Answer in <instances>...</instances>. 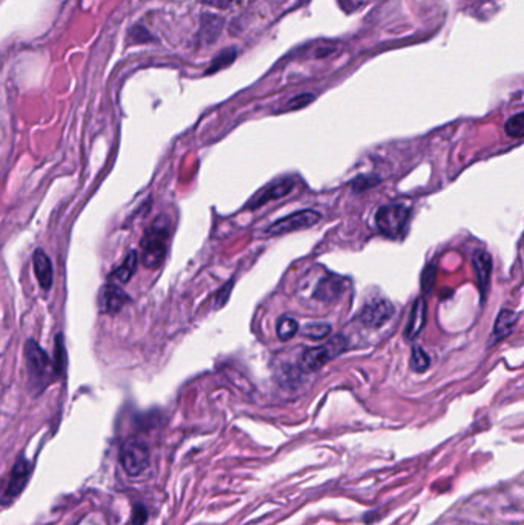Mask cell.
Masks as SVG:
<instances>
[{"instance_id":"cell-1","label":"cell","mask_w":524,"mask_h":525,"mask_svg":"<svg viewBox=\"0 0 524 525\" xmlns=\"http://www.w3.org/2000/svg\"><path fill=\"white\" fill-rule=\"evenodd\" d=\"M26 369H28L30 386L35 391H42L50 382L59 375L54 364L51 362L48 355L43 352L42 347L34 340H30L25 346Z\"/></svg>"},{"instance_id":"cell-2","label":"cell","mask_w":524,"mask_h":525,"mask_svg":"<svg viewBox=\"0 0 524 525\" xmlns=\"http://www.w3.org/2000/svg\"><path fill=\"white\" fill-rule=\"evenodd\" d=\"M168 240H170L168 225L165 223V218H158L146 230L144 240H141L140 258L145 268L157 269L162 266L168 251Z\"/></svg>"},{"instance_id":"cell-3","label":"cell","mask_w":524,"mask_h":525,"mask_svg":"<svg viewBox=\"0 0 524 525\" xmlns=\"http://www.w3.org/2000/svg\"><path fill=\"white\" fill-rule=\"evenodd\" d=\"M411 218V209L404 204H386L375 213L377 229L388 238L398 240L406 232Z\"/></svg>"},{"instance_id":"cell-4","label":"cell","mask_w":524,"mask_h":525,"mask_svg":"<svg viewBox=\"0 0 524 525\" xmlns=\"http://www.w3.org/2000/svg\"><path fill=\"white\" fill-rule=\"evenodd\" d=\"M346 349H348V341H346L344 336L342 335L332 336L327 340V343L310 347V349L305 350L303 357H301L300 366L305 372H317L323 366H326L331 360L339 357V355L343 353Z\"/></svg>"},{"instance_id":"cell-5","label":"cell","mask_w":524,"mask_h":525,"mask_svg":"<svg viewBox=\"0 0 524 525\" xmlns=\"http://www.w3.org/2000/svg\"><path fill=\"white\" fill-rule=\"evenodd\" d=\"M120 462L129 476H140L149 467V450L144 442L131 440L123 444L120 450Z\"/></svg>"},{"instance_id":"cell-6","label":"cell","mask_w":524,"mask_h":525,"mask_svg":"<svg viewBox=\"0 0 524 525\" xmlns=\"http://www.w3.org/2000/svg\"><path fill=\"white\" fill-rule=\"evenodd\" d=\"M322 220V213L313 211V209H305V211H297L291 213L288 217H283L268 228L269 235H283L289 232H297L301 229H309L315 226L318 221Z\"/></svg>"},{"instance_id":"cell-7","label":"cell","mask_w":524,"mask_h":525,"mask_svg":"<svg viewBox=\"0 0 524 525\" xmlns=\"http://www.w3.org/2000/svg\"><path fill=\"white\" fill-rule=\"evenodd\" d=\"M31 475V466L26 459H19L14 468L11 470L10 476H8L6 483L4 485V490H0V504H8L16 500L23 490V487L28 483Z\"/></svg>"},{"instance_id":"cell-8","label":"cell","mask_w":524,"mask_h":525,"mask_svg":"<svg viewBox=\"0 0 524 525\" xmlns=\"http://www.w3.org/2000/svg\"><path fill=\"white\" fill-rule=\"evenodd\" d=\"M394 315V306L386 300H374L363 307L361 322L368 327L383 326Z\"/></svg>"},{"instance_id":"cell-9","label":"cell","mask_w":524,"mask_h":525,"mask_svg":"<svg viewBox=\"0 0 524 525\" xmlns=\"http://www.w3.org/2000/svg\"><path fill=\"white\" fill-rule=\"evenodd\" d=\"M294 184L296 183L292 179H281L279 182H274L257 194L255 197L250 201V204H248V208L257 209L271 200H279V199L286 197V195L294 189Z\"/></svg>"},{"instance_id":"cell-10","label":"cell","mask_w":524,"mask_h":525,"mask_svg":"<svg viewBox=\"0 0 524 525\" xmlns=\"http://www.w3.org/2000/svg\"><path fill=\"white\" fill-rule=\"evenodd\" d=\"M127 301H128L127 293L120 288L115 286V284H106L99 295V307L102 310V314L114 315L125 306Z\"/></svg>"},{"instance_id":"cell-11","label":"cell","mask_w":524,"mask_h":525,"mask_svg":"<svg viewBox=\"0 0 524 525\" xmlns=\"http://www.w3.org/2000/svg\"><path fill=\"white\" fill-rule=\"evenodd\" d=\"M474 269L477 275L479 293H482V298H486L492 275V256L484 251H477L474 254Z\"/></svg>"},{"instance_id":"cell-12","label":"cell","mask_w":524,"mask_h":525,"mask_svg":"<svg viewBox=\"0 0 524 525\" xmlns=\"http://www.w3.org/2000/svg\"><path fill=\"white\" fill-rule=\"evenodd\" d=\"M426 312H428V306H426V301L424 298H417V301L414 302L412 306V310H411V315H409V322H407V327H406V340H415L417 336L420 335V332L423 331V327L426 324Z\"/></svg>"},{"instance_id":"cell-13","label":"cell","mask_w":524,"mask_h":525,"mask_svg":"<svg viewBox=\"0 0 524 525\" xmlns=\"http://www.w3.org/2000/svg\"><path fill=\"white\" fill-rule=\"evenodd\" d=\"M33 263H34L35 277H37V281L42 286V289L50 290L52 286V264H51L48 255L43 252L42 249H37V251L34 252Z\"/></svg>"},{"instance_id":"cell-14","label":"cell","mask_w":524,"mask_h":525,"mask_svg":"<svg viewBox=\"0 0 524 525\" xmlns=\"http://www.w3.org/2000/svg\"><path fill=\"white\" fill-rule=\"evenodd\" d=\"M518 318H520V315L517 312H513V310H509V309L501 310L499 317H496L495 324H494L495 341H500V340H503V338L508 336L515 329V324H517Z\"/></svg>"},{"instance_id":"cell-15","label":"cell","mask_w":524,"mask_h":525,"mask_svg":"<svg viewBox=\"0 0 524 525\" xmlns=\"http://www.w3.org/2000/svg\"><path fill=\"white\" fill-rule=\"evenodd\" d=\"M137 269V252L136 251H131L128 254V256L125 258V261H123V264L120 266V268L115 269V272L112 273L115 280H119L122 283H127L131 280L132 275H134Z\"/></svg>"},{"instance_id":"cell-16","label":"cell","mask_w":524,"mask_h":525,"mask_svg":"<svg viewBox=\"0 0 524 525\" xmlns=\"http://www.w3.org/2000/svg\"><path fill=\"white\" fill-rule=\"evenodd\" d=\"M340 288H342L340 286V281L337 280V278H332V277L325 278L323 281H320L315 295H317V298H320L322 301H327V300H331V298L339 297Z\"/></svg>"},{"instance_id":"cell-17","label":"cell","mask_w":524,"mask_h":525,"mask_svg":"<svg viewBox=\"0 0 524 525\" xmlns=\"http://www.w3.org/2000/svg\"><path fill=\"white\" fill-rule=\"evenodd\" d=\"M221 28V19L216 16H205L202 25V37L206 42H214L219 37Z\"/></svg>"},{"instance_id":"cell-18","label":"cell","mask_w":524,"mask_h":525,"mask_svg":"<svg viewBox=\"0 0 524 525\" xmlns=\"http://www.w3.org/2000/svg\"><path fill=\"white\" fill-rule=\"evenodd\" d=\"M332 332V327L327 323H309L303 327V334L309 340H323V338L330 336Z\"/></svg>"},{"instance_id":"cell-19","label":"cell","mask_w":524,"mask_h":525,"mask_svg":"<svg viewBox=\"0 0 524 525\" xmlns=\"http://www.w3.org/2000/svg\"><path fill=\"white\" fill-rule=\"evenodd\" d=\"M235 56H237V51L234 48H228L223 52H220V54L212 60L211 66L206 69V74H214L217 73V71L229 66L235 60Z\"/></svg>"},{"instance_id":"cell-20","label":"cell","mask_w":524,"mask_h":525,"mask_svg":"<svg viewBox=\"0 0 524 525\" xmlns=\"http://www.w3.org/2000/svg\"><path fill=\"white\" fill-rule=\"evenodd\" d=\"M298 332V323L294 318L283 317L277 324V335L281 341H289Z\"/></svg>"},{"instance_id":"cell-21","label":"cell","mask_w":524,"mask_h":525,"mask_svg":"<svg viewBox=\"0 0 524 525\" xmlns=\"http://www.w3.org/2000/svg\"><path fill=\"white\" fill-rule=\"evenodd\" d=\"M411 367L417 373H423L431 367V358L421 347H414L412 355H411Z\"/></svg>"},{"instance_id":"cell-22","label":"cell","mask_w":524,"mask_h":525,"mask_svg":"<svg viewBox=\"0 0 524 525\" xmlns=\"http://www.w3.org/2000/svg\"><path fill=\"white\" fill-rule=\"evenodd\" d=\"M506 134L513 138H521L524 134V114L518 112L512 119L506 122Z\"/></svg>"},{"instance_id":"cell-23","label":"cell","mask_w":524,"mask_h":525,"mask_svg":"<svg viewBox=\"0 0 524 525\" xmlns=\"http://www.w3.org/2000/svg\"><path fill=\"white\" fill-rule=\"evenodd\" d=\"M314 100V95L313 94H303V95H298L296 97L294 100H291L288 105L285 111H297V110H301L305 108V106H308L310 102Z\"/></svg>"},{"instance_id":"cell-24","label":"cell","mask_w":524,"mask_h":525,"mask_svg":"<svg viewBox=\"0 0 524 525\" xmlns=\"http://www.w3.org/2000/svg\"><path fill=\"white\" fill-rule=\"evenodd\" d=\"M435 284V266L431 264L429 268H426L424 272H423V277H421V288H423V292L429 293L433 288Z\"/></svg>"},{"instance_id":"cell-25","label":"cell","mask_w":524,"mask_h":525,"mask_svg":"<svg viewBox=\"0 0 524 525\" xmlns=\"http://www.w3.org/2000/svg\"><path fill=\"white\" fill-rule=\"evenodd\" d=\"M148 518V513H146V509L144 505H137L134 512H132V524L134 525H144L145 521Z\"/></svg>"},{"instance_id":"cell-26","label":"cell","mask_w":524,"mask_h":525,"mask_svg":"<svg viewBox=\"0 0 524 525\" xmlns=\"http://www.w3.org/2000/svg\"><path fill=\"white\" fill-rule=\"evenodd\" d=\"M202 2L211 5V6H216V8H229V6H234L235 4H238L240 0H202Z\"/></svg>"},{"instance_id":"cell-27","label":"cell","mask_w":524,"mask_h":525,"mask_svg":"<svg viewBox=\"0 0 524 525\" xmlns=\"http://www.w3.org/2000/svg\"><path fill=\"white\" fill-rule=\"evenodd\" d=\"M369 179H371V177H365V179H363V177H359V179L354 182L355 191H363V189H366V188H371V186H374L375 182H369L368 183Z\"/></svg>"}]
</instances>
